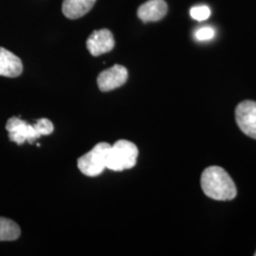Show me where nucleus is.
Wrapping results in <instances>:
<instances>
[{"mask_svg": "<svg viewBox=\"0 0 256 256\" xmlns=\"http://www.w3.org/2000/svg\"><path fill=\"white\" fill-rule=\"evenodd\" d=\"M190 14L192 16V18L198 21H204L206 19L209 18L210 16V10L207 6H196L192 7L190 10Z\"/></svg>", "mask_w": 256, "mask_h": 256, "instance_id": "obj_12", "label": "nucleus"}, {"mask_svg": "<svg viewBox=\"0 0 256 256\" xmlns=\"http://www.w3.org/2000/svg\"><path fill=\"white\" fill-rule=\"evenodd\" d=\"M95 3L96 0H64L62 12L68 18H80L93 8Z\"/></svg>", "mask_w": 256, "mask_h": 256, "instance_id": "obj_10", "label": "nucleus"}, {"mask_svg": "<svg viewBox=\"0 0 256 256\" xmlns=\"http://www.w3.org/2000/svg\"><path fill=\"white\" fill-rule=\"evenodd\" d=\"M214 36V30L210 27H203L198 28L196 34L194 37L198 41H207L210 40Z\"/></svg>", "mask_w": 256, "mask_h": 256, "instance_id": "obj_13", "label": "nucleus"}, {"mask_svg": "<svg viewBox=\"0 0 256 256\" xmlns=\"http://www.w3.org/2000/svg\"><path fill=\"white\" fill-rule=\"evenodd\" d=\"M110 146H111L108 142H100L90 152L79 158L77 165L81 173L88 176H97L101 174L106 168V155Z\"/></svg>", "mask_w": 256, "mask_h": 256, "instance_id": "obj_4", "label": "nucleus"}, {"mask_svg": "<svg viewBox=\"0 0 256 256\" xmlns=\"http://www.w3.org/2000/svg\"><path fill=\"white\" fill-rule=\"evenodd\" d=\"M21 230L12 220L0 218V241H14L18 239Z\"/></svg>", "mask_w": 256, "mask_h": 256, "instance_id": "obj_11", "label": "nucleus"}, {"mask_svg": "<svg viewBox=\"0 0 256 256\" xmlns=\"http://www.w3.org/2000/svg\"><path fill=\"white\" fill-rule=\"evenodd\" d=\"M6 130L10 142L22 146L26 142L32 144L37 138L50 135L54 128L52 122L46 118L36 120L34 124H30L20 118L12 117L6 124Z\"/></svg>", "mask_w": 256, "mask_h": 256, "instance_id": "obj_2", "label": "nucleus"}, {"mask_svg": "<svg viewBox=\"0 0 256 256\" xmlns=\"http://www.w3.org/2000/svg\"><path fill=\"white\" fill-rule=\"evenodd\" d=\"M254 256H256V254H254Z\"/></svg>", "mask_w": 256, "mask_h": 256, "instance_id": "obj_14", "label": "nucleus"}, {"mask_svg": "<svg viewBox=\"0 0 256 256\" xmlns=\"http://www.w3.org/2000/svg\"><path fill=\"white\" fill-rule=\"evenodd\" d=\"M168 10L164 0H148L138 9V16L144 22H153L164 18Z\"/></svg>", "mask_w": 256, "mask_h": 256, "instance_id": "obj_8", "label": "nucleus"}, {"mask_svg": "<svg viewBox=\"0 0 256 256\" xmlns=\"http://www.w3.org/2000/svg\"><path fill=\"white\" fill-rule=\"evenodd\" d=\"M115 46V39L108 28L94 30L86 40V48L92 56L110 52Z\"/></svg>", "mask_w": 256, "mask_h": 256, "instance_id": "obj_7", "label": "nucleus"}, {"mask_svg": "<svg viewBox=\"0 0 256 256\" xmlns=\"http://www.w3.org/2000/svg\"><path fill=\"white\" fill-rule=\"evenodd\" d=\"M138 150L135 144L120 140L110 146L106 155V167L115 172L133 168L137 164Z\"/></svg>", "mask_w": 256, "mask_h": 256, "instance_id": "obj_3", "label": "nucleus"}, {"mask_svg": "<svg viewBox=\"0 0 256 256\" xmlns=\"http://www.w3.org/2000/svg\"><path fill=\"white\" fill-rule=\"evenodd\" d=\"M236 120L238 128L248 137L256 138V102L244 101L236 110Z\"/></svg>", "mask_w": 256, "mask_h": 256, "instance_id": "obj_5", "label": "nucleus"}, {"mask_svg": "<svg viewBox=\"0 0 256 256\" xmlns=\"http://www.w3.org/2000/svg\"><path fill=\"white\" fill-rule=\"evenodd\" d=\"M200 183L203 192L214 200H232L238 194L234 180L223 168L218 166L206 168L202 173Z\"/></svg>", "mask_w": 256, "mask_h": 256, "instance_id": "obj_1", "label": "nucleus"}, {"mask_svg": "<svg viewBox=\"0 0 256 256\" xmlns=\"http://www.w3.org/2000/svg\"><path fill=\"white\" fill-rule=\"evenodd\" d=\"M23 72L21 59L8 50L0 46V76L16 78Z\"/></svg>", "mask_w": 256, "mask_h": 256, "instance_id": "obj_9", "label": "nucleus"}, {"mask_svg": "<svg viewBox=\"0 0 256 256\" xmlns=\"http://www.w3.org/2000/svg\"><path fill=\"white\" fill-rule=\"evenodd\" d=\"M128 78L126 68L122 64H114L99 74L97 84L101 92H111L124 86L128 81Z\"/></svg>", "mask_w": 256, "mask_h": 256, "instance_id": "obj_6", "label": "nucleus"}]
</instances>
